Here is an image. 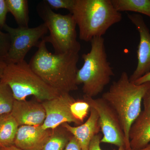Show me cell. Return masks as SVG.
Returning <instances> with one entry per match:
<instances>
[{"label":"cell","mask_w":150,"mask_h":150,"mask_svg":"<svg viewBox=\"0 0 150 150\" xmlns=\"http://www.w3.org/2000/svg\"><path fill=\"white\" fill-rule=\"evenodd\" d=\"M41 40L28 63L33 71L48 86L62 93L78 89L76 83L79 53L53 54Z\"/></svg>","instance_id":"obj_1"},{"label":"cell","mask_w":150,"mask_h":150,"mask_svg":"<svg viewBox=\"0 0 150 150\" xmlns=\"http://www.w3.org/2000/svg\"><path fill=\"white\" fill-rule=\"evenodd\" d=\"M150 83L137 85L129 80L123 71L117 81H114L101 97L117 113L126 137L127 149L131 150L129 133L132 124L142 112V103Z\"/></svg>","instance_id":"obj_2"},{"label":"cell","mask_w":150,"mask_h":150,"mask_svg":"<svg viewBox=\"0 0 150 150\" xmlns=\"http://www.w3.org/2000/svg\"><path fill=\"white\" fill-rule=\"evenodd\" d=\"M70 13L79 27L80 39L87 42L93 38L102 37L122 18L110 0H75Z\"/></svg>","instance_id":"obj_3"},{"label":"cell","mask_w":150,"mask_h":150,"mask_svg":"<svg viewBox=\"0 0 150 150\" xmlns=\"http://www.w3.org/2000/svg\"><path fill=\"white\" fill-rule=\"evenodd\" d=\"M91 43L90 51L82 56L84 64L78 70L76 83L83 85L84 95L94 98L102 92L114 73L108 60L104 38H93Z\"/></svg>","instance_id":"obj_4"},{"label":"cell","mask_w":150,"mask_h":150,"mask_svg":"<svg viewBox=\"0 0 150 150\" xmlns=\"http://www.w3.org/2000/svg\"><path fill=\"white\" fill-rule=\"evenodd\" d=\"M0 81L10 88L16 100H24L32 96L43 102L57 97L62 93L46 84L30 67L25 60L8 64Z\"/></svg>","instance_id":"obj_5"},{"label":"cell","mask_w":150,"mask_h":150,"mask_svg":"<svg viewBox=\"0 0 150 150\" xmlns=\"http://www.w3.org/2000/svg\"><path fill=\"white\" fill-rule=\"evenodd\" d=\"M36 11L50 32L42 40L51 43L54 54L79 53L81 46L77 39V25L73 15L56 13L43 1L36 6Z\"/></svg>","instance_id":"obj_6"},{"label":"cell","mask_w":150,"mask_h":150,"mask_svg":"<svg viewBox=\"0 0 150 150\" xmlns=\"http://www.w3.org/2000/svg\"><path fill=\"white\" fill-rule=\"evenodd\" d=\"M3 29L8 33L10 39V48L4 59L7 64L24 61L30 50L37 46L40 39L45 37L48 31L44 23L34 28H16L6 24Z\"/></svg>","instance_id":"obj_7"},{"label":"cell","mask_w":150,"mask_h":150,"mask_svg":"<svg viewBox=\"0 0 150 150\" xmlns=\"http://www.w3.org/2000/svg\"><path fill=\"white\" fill-rule=\"evenodd\" d=\"M83 98L95 109L99 116L103 137L100 142L127 149L126 137L120 120L114 109L101 98H95L84 95Z\"/></svg>","instance_id":"obj_8"},{"label":"cell","mask_w":150,"mask_h":150,"mask_svg":"<svg viewBox=\"0 0 150 150\" xmlns=\"http://www.w3.org/2000/svg\"><path fill=\"white\" fill-rule=\"evenodd\" d=\"M74 100L70 93H62L55 98L41 102L46 112L45 121L41 125L43 128L53 130L64 123L81 125L70 110V105Z\"/></svg>","instance_id":"obj_9"},{"label":"cell","mask_w":150,"mask_h":150,"mask_svg":"<svg viewBox=\"0 0 150 150\" xmlns=\"http://www.w3.org/2000/svg\"><path fill=\"white\" fill-rule=\"evenodd\" d=\"M127 16L136 26L140 36L137 51L138 63L137 68L129 77L130 81L134 82L150 72V32L141 15L127 13Z\"/></svg>","instance_id":"obj_10"},{"label":"cell","mask_w":150,"mask_h":150,"mask_svg":"<svg viewBox=\"0 0 150 150\" xmlns=\"http://www.w3.org/2000/svg\"><path fill=\"white\" fill-rule=\"evenodd\" d=\"M11 113L19 126H41L46 118V112L42 103L36 100H15Z\"/></svg>","instance_id":"obj_11"},{"label":"cell","mask_w":150,"mask_h":150,"mask_svg":"<svg viewBox=\"0 0 150 150\" xmlns=\"http://www.w3.org/2000/svg\"><path fill=\"white\" fill-rule=\"evenodd\" d=\"M52 131V130L44 129L41 125L20 126L14 145L23 150H41Z\"/></svg>","instance_id":"obj_12"},{"label":"cell","mask_w":150,"mask_h":150,"mask_svg":"<svg viewBox=\"0 0 150 150\" xmlns=\"http://www.w3.org/2000/svg\"><path fill=\"white\" fill-rule=\"evenodd\" d=\"M62 125L76 139L80 144L82 150H88L91 140L100 131L99 116L95 109L92 107L89 116L85 123L77 126H71L68 123Z\"/></svg>","instance_id":"obj_13"},{"label":"cell","mask_w":150,"mask_h":150,"mask_svg":"<svg viewBox=\"0 0 150 150\" xmlns=\"http://www.w3.org/2000/svg\"><path fill=\"white\" fill-rule=\"evenodd\" d=\"M131 149L138 150L150 143V116L143 111L132 124L129 133Z\"/></svg>","instance_id":"obj_14"},{"label":"cell","mask_w":150,"mask_h":150,"mask_svg":"<svg viewBox=\"0 0 150 150\" xmlns=\"http://www.w3.org/2000/svg\"><path fill=\"white\" fill-rule=\"evenodd\" d=\"M19 127L11 113L0 115V148L14 145Z\"/></svg>","instance_id":"obj_15"},{"label":"cell","mask_w":150,"mask_h":150,"mask_svg":"<svg viewBox=\"0 0 150 150\" xmlns=\"http://www.w3.org/2000/svg\"><path fill=\"white\" fill-rule=\"evenodd\" d=\"M116 11H131L150 17V0H110Z\"/></svg>","instance_id":"obj_16"},{"label":"cell","mask_w":150,"mask_h":150,"mask_svg":"<svg viewBox=\"0 0 150 150\" xmlns=\"http://www.w3.org/2000/svg\"><path fill=\"white\" fill-rule=\"evenodd\" d=\"M9 12L13 16L18 27H28L29 10L27 0H6Z\"/></svg>","instance_id":"obj_17"},{"label":"cell","mask_w":150,"mask_h":150,"mask_svg":"<svg viewBox=\"0 0 150 150\" xmlns=\"http://www.w3.org/2000/svg\"><path fill=\"white\" fill-rule=\"evenodd\" d=\"M72 135L62 125L52 130L41 150H64Z\"/></svg>","instance_id":"obj_18"},{"label":"cell","mask_w":150,"mask_h":150,"mask_svg":"<svg viewBox=\"0 0 150 150\" xmlns=\"http://www.w3.org/2000/svg\"><path fill=\"white\" fill-rule=\"evenodd\" d=\"M15 100L10 88L0 81V115L11 113Z\"/></svg>","instance_id":"obj_19"},{"label":"cell","mask_w":150,"mask_h":150,"mask_svg":"<svg viewBox=\"0 0 150 150\" xmlns=\"http://www.w3.org/2000/svg\"><path fill=\"white\" fill-rule=\"evenodd\" d=\"M90 109V105L83 98L75 99L70 105V110L73 116L81 124L87 117Z\"/></svg>","instance_id":"obj_20"},{"label":"cell","mask_w":150,"mask_h":150,"mask_svg":"<svg viewBox=\"0 0 150 150\" xmlns=\"http://www.w3.org/2000/svg\"><path fill=\"white\" fill-rule=\"evenodd\" d=\"M49 7L53 10L66 9L70 13L72 11L74 6L75 0H44Z\"/></svg>","instance_id":"obj_21"},{"label":"cell","mask_w":150,"mask_h":150,"mask_svg":"<svg viewBox=\"0 0 150 150\" xmlns=\"http://www.w3.org/2000/svg\"><path fill=\"white\" fill-rule=\"evenodd\" d=\"M10 46V39L8 33L0 30V58L4 59Z\"/></svg>","instance_id":"obj_22"},{"label":"cell","mask_w":150,"mask_h":150,"mask_svg":"<svg viewBox=\"0 0 150 150\" xmlns=\"http://www.w3.org/2000/svg\"><path fill=\"white\" fill-rule=\"evenodd\" d=\"M8 12L6 0H0V30L3 29L6 24L7 15Z\"/></svg>","instance_id":"obj_23"},{"label":"cell","mask_w":150,"mask_h":150,"mask_svg":"<svg viewBox=\"0 0 150 150\" xmlns=\"http://www.w3.org/2000/svg\"><path fill=\"white\" fill-rule=\"evenodd\" d=\"M102 137L100 134H98L95 136L91 140L89 147L88 150H103L100 147V140ZM126 150L124 147L118 148L117 150Z\"/></svg>","instance_id":"obj_24"},{"label":"cell","mask_w":150,"mask_h":150,"mask_svg":"<svg viewBox=\"0 0 150 150\" xmlns=\"http://www.w3.org/2000/svg\"><path fill=\"white\" fill-rule=\"evenodd\" d=\"M143 102L144 106L143 112L146 115L150 116V86L144 97Z\"/></svg>","instance_id":"obj_25"},{"label":"cell","mask_w":150,"mask_h":150,"mask_svg":"<svg viewBox=\"0 0 150 150\" xmlns=\"http://www.w3.org/2000/svg\"><path fill=\"white\" fill-rule=\"evenodd\" d=\"M64 150H82V149L78 140L73 136Z\"/></svg>","instance_id":"obj_26"},{"label":"cell","mask_w":150,"mask_h":150,"mask_svg":"<svg viewBox=\"0 0 150 150\" xmlns=\"http://www.w3.org/2000/svg\"><path fill=\"white\" fill-rule=\"evenodd\" d=\"M148 82L150 83V72L145 75L133 83L137 85H140Z\"/></svg>","instance_id":"obj_27"},{"label":"cell","mask_w":150,"mask_h":150,"mask_svg":"<svg viewBox=\"0 0 150 150\" xmlns=\"http://www.w3.org/2000/svg\"><path fill=\"white\" fill-rule=\"evenodd\" d=\"M7 64L6 63L4 59L0 58V80Z\"/></svg>","instance_id":"obj_28"},{"label":"cell","mask_w":150,"mask_h":150,"mask_svg":"<svg viewBox=\"0 0 150 150\" xmlns=\"http://www.w3.org/2000/svg\"><path fill=\"white\" fill-rule=\"evenodd\" d=\"M0 150H23L13 145L9 146L4 147L0 148Z\"/></svg>","instance_id":"obj_29"},{"label":"cell","mask_w":150,"mask_h":150,"mask_svg":"<svg viewBox=\"0 0 150 150\" xmlns=\"http://www.w3.org/2000/svg\"><path fill=\"white\" fill-rule=\"evenodd\" d=\"M150 150V143L149 144L147 145L145 147L142 148V149L138 150Z\"/></svg>","instance_id":"obj_30"}]
</instances>
